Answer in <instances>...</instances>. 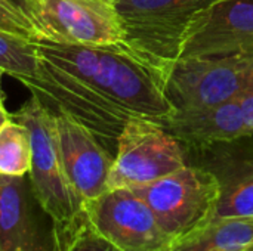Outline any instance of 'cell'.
I'll use <instances>...</instances> for the list:
<instances>
[{"label": "cell", "instance_id": "6da1fadb", "mask_svg": "<svg viewBox=\"0 0 253 251\" xmlns=\"http://www.w3.org/2000/svg\"><path fill=\"white\" fill-rule=\"evenodd\" d=\"M37 68L19 81L53 114L83 124L111 154L132 117L163 123L175 109L165 81L117 44H71L33 40Z\"/></svg>", "mask_w": 253, "mask_h": 251}, {"label": "cell", "instance_id": "7a4b0ae2", "mask_svg": "<svg viewBox=\"0 0 253 251\" xmlns=\"http://www.w3.org/2000/svg\"><path fill=\"white\" fill-rule=\"evenodd\" d=\"M215 0H116L122 46L166 84L193 18Z\"/></svg>", "mask_w": 253, "mask_h": 251}, {"label": "cell", "instance_id": "3957f363", "mask_svg": "<svg viewBox=\"0 0 253 251\" xmlns=\"http://www.w3.org/2000/svg\"><path fill=\"white\" fill-rule=\"evenodd\" d=\"M10 117L30 132L31 166L28 178L34 195L55 220L61 237L79 226L84 219V212L83 203L73 191L62 167L56 117L33 95Z\"/></svg>", "mask_w": 253, "mask_h": 251}, {"label": "cell", "instance_id": "277c9868", "mask_svg": "<svg viewBox=\"0 0 253 251\" xmlns=\"http://www.w3.org/2000/svg\"><path fill=\"white\" fill-rule=\"evenodd\" d=\"M132 191L147 203L160 228L175 243L215 217L221 183L208 169L187 164Z\"/></svg>", "mask_w": 253, "mask_h": 251}, {"label": "cell", "instance_id": "5b68a950", "mask_svg": "<svg viewBox=\"0 0 253 251\" xmlns=\"http://www.w3.org/2000/svg\"><path fill=\"white\" fill-rule=\"evenodd\" d=\"M253 90V53L179 58L165 84L175 111L211 108Z\"/></svg>", "mask_w": 253, "mask_h": 251}, {"label": "cell", "instance_id": "8992f818", "mask_svg": "<svg viewBox=\"0 0 253 251\" xmlns=\"http://www.w3.org/2000/svg\"><path fill=\"white\" fill-rule=\"evenodd\" d=\"M185 166L184 146L160 121L132 117L117 139L108 189L144 186Z\"/></svg>", "mask_w": 253, "mask_h": 251}, {"label": "cell", "instance_id": "52a82bcc", "mask_svg": "<svg viewBox=\"0 0 253 251\" xmlns=\"http://www.w3.org/2000/svg\"><path fill=\"white\" fill-rule=\"evenodd\" d=\"M89 225L120 251H170L173 240L147 203L129 188L107 189L83 204Z\"/></svg>", "mask_w": 253, "mask_h": 251}, {"label": "cell", "instance_id": "ba28073f", "mask_svg": "<svg viewBox=\"0 0 253 251\" xmlns=\"http://www.w3.org/2000/svg\"><path fill=\"white\" fill-rule=\"evenodd\" d=\"M58 226L34 195L28 175L0 173L1 251H58Z\"/></svg>", "mask_w": 253, "mask_h": 251}, {"label": "cell", "instance_id": "9c48e42d", "mask_svg": "<svg viewBox=\"0 0 253 251\" xmlns=\"http://www.w3.org/2000/svg\"><path fill=\"white\" fill-rule=\"evenodd\" d=\"M253 53V0H215L188 25L179 58Z\"/></svg>", "mask_w": 253, "mask_h": 251}, {"label": "cell", "instance_id": "30bf717a", "mask_svg": "<svg viewBox=\"0 0 253 251\" xmlns=\"http://www.w3.org/2000/svg\"><path fill=\"white\" fill-rule=\"evenodd\" d=\"M40 38L71 44H117L123 30L117 16L77 0H21Z\"/></svg>", "mask_w": 253, "mask_h": 251}, {"label": "cell", "instance_id": "8fae6325", "mask_svg": "<svg viewBox=\"0 0 253 251\" xmlns=\"http://www.w3.org/2000/svg\"><path fill=\"white\" fill-rule=\"evenodd\" d=\"M248 136L203 146H184L197 154L200 166L212 172L221 183V197L215 217H240L253 220V142Z\"/></svg>", "mask_w": 253, "mask_h": 251}, {"label": "cell", "instance_id": "7c38bea8", "mask_svg": "<svg viewBox=\"0 0 253 251\" xmlns=\"http://www.w3.org/2000/svg\"><path fill=\"white\" fill-rule=\"evenodd\" d=\"M55 117L65 176L73 191L84 204L108 189L114 157L83 124L62 112L55 114Z\"/></svg>", "mask_w": 253, "mask_h": 251}, {"label": "cell", "instance_id": "4fadbf2b", "mask_svg": "<svg viewBox=\"0 0 253 251\" xmlns=\"http://www.w3.org/2000/svg\"><path fill=\"white\" fill-rule=\"evenodd\" d=\"M182 146H203L253 135V90L228 102L175 111L162 123Z\"/></svg>", "mask_w": 253, "mask_h": 251}, {"label": "cell", "instance_id": "5bb4252c", "mask_svg": "<svg viewBox=\"0 0 253 251\" xmlns=\"http://www.w3.org/2000/svg\"><path fill=\"white\" fill-rule=\"evenodd\" d=\"M253 244V220L213 217L173 243L170 251H239Z\"/></svg>", "mask_w": 253, "mask_h": 251}, {"label": "cell", "instance_id": "9a60e30c", "mask_svg": "<svg viewBox=\"0 0 253 251\" xmlns=\"http://www.w3.org/2000/svg\"><path fill=\"white\" fill-rule=\"evenodd\" d=\"M31 166V138L28 129L10 118L0 129V173L25 176Z\"/></svg>", "mask_w": 253, "mask_h": 251}, {"label": "cell", "instance_id": "2e32d148", "mask_svg": "<svg viewBox=\"0 0 253 251\" xmlns=\"http://www.w3.org/2000/svg\"><path fill=\"white\" fill-rule=\"evenodd\" d=\"M0 68L16 80L33 77L37 68L34 43L0 31Z\"/></svg>", "mask_w": 253, "mask_h": 251}, {"label": "cell", "instance_id": "e0dca14e", "mask_svg": "<svg viewBox=\"0 0 253 251\" xmlns=\"http://www.w3.org/2000/svg\"><path fill=\"white\" fill-rule=\"evenodd\" d=\"M58 251H120L99 235L84 219L73 231L59 237Z\"/></svg>", "mask_w": 253, "mask_h": 251}, {"label": "cell", "instance_id": "ac0fdd59", "mask_svg": "<svg viewBox=\"0 0 253 251\" xmlns=\"http://www.w3.org/2000/svg\"><path fill=\"white\" fill-rule=\"evenodd\" d=\"M0 31L31 41L40 38L30 15L22 6L13 3L12 0H0Z\"/></svg>", "mask_w": 253, "mask_h": 251}, {"label": "cell", "instance_id": "d6986e66", "mask_svg": "<svg viewBox=\"0 0 253 251\" xmlns=\"http://www.w3.org/2000/svg\"><path fill=\"white\" fill-rule=\"evenodd\" d=\"M77 1H80V3H83V4H87V6H90V7H93V9H96V10H99V12H104V13H107V15L117 16L113 3H108V1H105V0H77Z\"/></svg>", "mask_w": 253, "mask_h": 251}, {"label": "cell", "instance_id": "ffe728a7", "mask_svg": "<svg viewBox=\"0 0 253 251\" xmlns=\"http://www.w3.org/2000/svg\"><path fill=\"white\" fill-rule=\"evenodd\" d=\"M10 118H12V117H10V114L6 111L4 104H0V129H1Z\"/></svg>", "mask_w": 253, "mask_h": 251}, {"label": "cell", "instance_id": "44dd1931", "mask_svg": "<svg viewBox=\"0 0 253 251\" xmlns=\"http://www.w3.org/2000/svg\"><path fill=\"white\" fill-rule=\"evenodd\" d=\"M3 74H6V72H4L3 68H0V104H4V101H6V93L1 89V77H3Z\"/></svg>", "mask_w": 253, "mask_h": 251}, {"label": "cell", "instance_id": "7402d4cb", "mask_svg": "<svg viewBox=\"0 0 253 251\" xmlns=\"http://www.w3.org/2000/svg\"><path fill=\"white\" fill-rule=\"evenodd\" d=\"M239 251H253V244L252 246H249V247H246V249H243V250H239Z\"/></svg>", "mask_w": 253, "mask_h": 251}, {"label": "cell", "instance_id": "603a6c76", "mask_svg": "<svg viewBox=\"0 0 253 251\" xmlns=\"http://www.w3.org/2000/svg\"><path fill=\"white\" fill-rule=\"evenodd\" d=\"M105 1H108V3H114L116 0H105Z\"/></svg>", "mask_w": 253, "mask_h": 251}, {"label": "cell", "instance_id": "cb8c5ba5", "mask_svg": "<svg viewBox=\"0 0 253 251\" xmlns=\"http://www.w3.org/2000/svg\"><path fill=\"white\" fill-rule=\"evenodd\" d=\"M0 251H1V249H0Z\"/></svg>", "mask_w": 253, "mask_h": 251}]
</instances>
